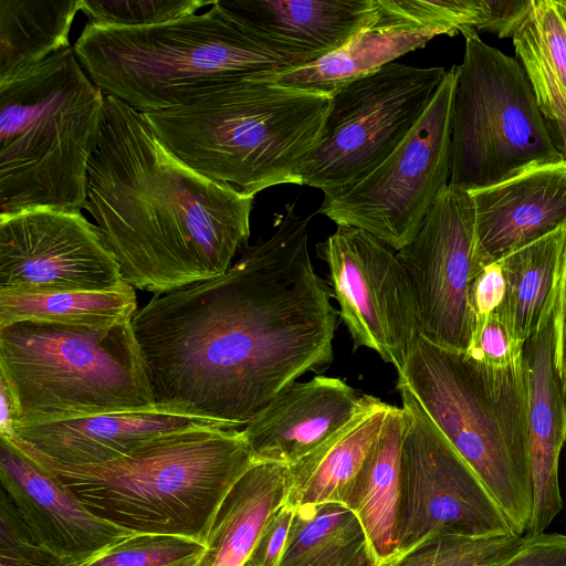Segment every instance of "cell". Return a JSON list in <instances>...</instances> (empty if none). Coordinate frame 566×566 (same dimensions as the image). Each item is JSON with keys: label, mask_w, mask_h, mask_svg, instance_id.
<instances>
[{"label": "cell", "mask_w": 566, "mask_h": 566, "mask_svg": "<svg viewBox=\"0 0 566 566\" xmlns=\"http://www.w3.org/2000/svg\"><path fill=\"white\" fill-rule=\"evenodd\" d=\"M295 205L223 275L154 295L132 319L158 406L243 428L332 364L338 311Z\"/></svg>", "instance_id": "cell-1"}, {"label": "cell", "mask_w": 566, "mask_h": 566, "mask_svg": "<svg viewBox=\"0 0 566 566\" xmlns=\"http://www.w3.org/2000/svg\"><path fill=\"white\" fill-rule=\"evenodd\" d=\"M253 200L187 166L142 113L105 94L84 209L130 286L156 295L223 275L248 245Z\"/></svg>", "instance_id": "cell-2"}, {"label": "cell", "mask_w": 566, "mask_h": 566, "mask_svg": "<svg viewBox=\"0 0 566 566\" xmlns=\"http://www.w3.org/2000/svg\"><path fill=\"white\" fill-rule=\"evenodd\" d=\"M242 428L192 426L150 439L112 461L63 465L18 441L94 515L133 533L206 543L223 500L254 463Z\"/></svg>", "instance_id": "cell-3"}, {"label": "cell", "mask_w": 566, "mask_h": 566, "mask_svg": "<svg viewBox=\"0 0 566 566\" xmlns=\"http://www.w3.org/2000/svg\"><path fill=\"white\" fill-rule=\"evenodd\" d=\"M332 96L253 75L178 106L142 113L158 139L197 172L244 193L302 175L321 144Z\"/></svg>", "instance_id": "cell-4"}, {"label": "cell", "mask_w": 566, "mask_h": 566, "mask_svg": "<svg viewBox=\"0 0 566 566\" xmlns=\"http://www.w3.org/2000/svg\"><path fill=\"white\" fill-rule=\"evenodd\" d=\"M90 78L139 113L178 106L253 75H279L317 60L233 20L206 12L147 27L86 23L73 45Z\"/></svg>", "instance_id": "cell-5"}, {"label": "cell", "mask_w": 566, "mask_h": 566, "mask_svg": "<svg viewBox=\"0 0 566 566\" xmlns=\"http://www.w3.org/2000/svg\"><path fill=\"white\" fill-rule=\"evenodd\" d=\"M104 106L72 45L0 83V217L84 209Z\"/></svg>", "instance_id": "cell-6"}, {"label": "cell", "mask_w": 566, "mask_h": 566, "mask_svg": "<svg viewBox=\"0 0 566 566\" xmlns=\"http://www.w3.org/2000/svg\"><path fill=\"white\" fill-rule=\"evenodd\" d=\"M397 384L412 392L481 479L513 533L523 536L534 502L524 358L493 366L420 335Z\"/></svg>", "instance_id": "cell-7"}, {"label": "cell", "mask_w": 566, "mask_h": 566, "mask_svg": "<svg viewBox=\"0 0 566 566\" xmlns=\"http://www.w3.org/2000/svg\"><path fill=\"white\" fill-rule=\"evenodd\" d=\"M0 377L15 403L14 427L157 406L132 322L104 328L41 321L1 326Z\"/></svg>", "instance_id": "cell-8"}, {"label": "cell", "mask_w": 566, "mask_h": 566, "mask_svg": "<svg viewBox=\"0 0 566 566\" xmlns=\"http://www.w3.org/2000/svg\"><path fill=\"white\" fill-rule=\"evenodd\" d=\"M460 33L465 48L453 99L449 186L471 191L564 159L520 62L473 28Z\"/></svg>", "instance_id": "cell-9"}, {"label": "cell", "mask_w": 566, "mask_h": 566, "mask_svg": "<svg viewBox=\"0 0 566 566\" xmlns=\"http://www.w3.org/2000/svg\"><path fill=\"white\" fill-rule=\"evenodd\" d=\"M457 78L458 65H452L397 148L361 179L325 192L317 213L337 226L361 229L394 251L411 242L449 186Z\"/></svg>", "instance_id": "cell-10"}, {"label": "cell", "mask_w": 566, "mask_h": 566, "mask_svg": "<svg viewBox=\"0 0 566 566\" xmlns=\"http://www.w3.org/2000/svg\"><path fill=\"white\" fill-rule=\"evenodd\" d=\"M447 71L391 62L334 92L323 138L302 186L324 193L354 184L380 165L427 109Z\"/></svg>", "instance_id": "cell-11"}, {"label": "cell", "mask_w": 566, "mask_h": 566, "mask_svg": "<svg viewBox=\"0 0 566 566\" xmlns=\"http://www.w3.org/2000/svg\"><path fill=\"white\" fill-rule=\"evenodd\" d=\"M397 390L403 411L397 554L432 535L514 534L481 479L412 392L400 384Z\"/></svg>", "instance_id": "cell-12"}, {"label": "cell", "mask_w": 566, "mask_h": 566, "mask_svg": "<svg viewBox=\"0 0 566 566\" xmlns=\"http://www.w3.org/2000/svg\"><path fill=\"white\" fill-rule=\"evenodd\" d=\"M316 253L327 264L354 347L375 350L400 373L421 334L413 290L396 251L361 229L337 226Z\"/></svg>", "instance_id": "cell-13"}, {"label": "cell", "mask_w": 566, "mask_h": 566, "mask_svg": "<svg viewBox=\"0 0 566 566\" xmlns=\"http://www.w3.org/2000/svg\"><path fill=\"white\" fill-rule=\"evenodd\" d=\"M396 254L413 290L421 336L440 347L467 352L475 325L470 286L485 265L476 251L469 192L448 186L413 240Z\"/></svg>", "instance_id": "cell-14"}, {"label": "cell", "mask_w": 566, "mask_h": 566, "mask_svg": "<svg viewBox=\"0 0 566 566\" xmlns=\"http://www.w3.org/2000/svg\"><path fill=\"white\" fill-rule=\"evenodd\" d=\"M123 282L103 233L81 211L0 217V292L96 291Z\"/></svg>", "instance_id": "cell-15"}, {"label": "cell", "mask_w": 566, "mask_h": 566, "mask_svg": "<svg viewBox=\"0 0 566 566\" xmlns=\"http://www.w3.org/2000/svg\"><path fill=\"white\" fill-rule=\"evenodd\" d=\"M375 399L337 377L294 381L241 430L254 462L293 465Z\"/></svg>", "instance_id": "cell-16"}, {"label": "cell", "mask_w": 566, "mask_h": 566, "mask_svg": "<svg viewBox=\"0 0 566 566\" xmlns=\"http://www.w3.org/2000/svg\"><path fill=\"white\" fill-rule=\"evenodd\" d=\"M0 480L34 536L74 563L136 534L94 515L51 472L3 437Z\"/></svg>", "instance_id": "cell-17"}, {"label": "cell", "mask_w": 566, "mask_h": 566, "mask_svg": "<svg viewBox=\"0 0 566 566\" xmlns=\"http://www.w3.org/2000/svg\"><path fill=\"white\" fill-rule=\"evenodd\" d=\"M468 192L478 255L488 264L566 224V159L530 166Z\"/></svg>", "instance_id": "cell-18"}, {"label": "cell", "mask_w": 566, "mask_h": 566, "mask_svg": "<svg viewBox=\"0 0 566 566\" xmlns=\"http://www.w3.org/2000/svg\"><path fill=\"white\" fill-rule=\"evenodd\" d=\"M528 451L534 502L524 535L544 533L564 507L559 458L566 443V397L554 361L553 311L524 343Z\"/></svg>", "instance_id": "cell-19"}, {"label": "cell", "mask_w": 566, "mask_h": 566, "mask_svg": "<svg viewBox=\"0 0 566 566\" xmlns=\"http://www.w3.org/2000/svg\"><path fill=\"white\" fill-rule=\"evenodd\" d=\"M192 426L229 428L214 420L157 405L145 410L15 426L10 436L59 464L88 465L112 461L150 439Z\"/></svg>", "instance_id": "cell-20"}, {"label": "cell", "mask_w": 566, "mask_h": 566, "mask_svg": "<svg viewBox=\"0 0 566 566\" xmlns=\"http://www.w3.org/2000/svg\"><path fill=\"white\" fill-rule=\"evenodd\" d=\"M233 20L316 59L371 23L376 0H217Z\"/></svg>", "instance_id": "cell-21"}, {"label": "cell", "mask_w": 566, "mask_h": 566, "mask_svg": "<svg viewBox=\"0 0 566 566\" xmlns=\"http://www.w3.org/2000/svg\"><path fill=\"white\" fill-rule=\"evenodd\" d=\"M390 405L376 398L314 451L287 467L285 501L293 506L345 505L352 484L379 436Z\"/></svg>", "instance_id": "cell-22"}, {"label": "cell", "mask_w": 566, "mask_h": 566, "mask_svg": "<svg viewBox=\"0 0 566 566\" xmlns=\"http://www.w3.org/2000/svg\"><path fill=\"white\" fill-rule=\"evenodd\" d=\"M402 431L403 411L390 405L345 502L360 522L379 566L398 552Z\"/></svg>", "instance_id": "cell-23"}, {"label": "cell", "mask_w": 566, "mask_h": 566, "mask_svg": "<svg viewBox=\"0 0 566 566\" xmlns=\"http://www.w3.org/2000/svg\"><path fill=\"white\" fill-rule=\"evenodd\" d=\"M286 491V465L254 462L220 505L197 566H244L265 521L285 500Z\"/></svg>", "instance_id": "cell-24"}, {"label": "cell", "mask_w": 566, "mask_h": 566, "mask_svg": "<svg viewBox=\"0 0 566 566\" xmlns=\"http://www.w3.org/2000/svg\"><path fill=\"white\" fill-rule=\"evenodd\" d=\"M512 39L553 143L566 159V22L555 0H533Z\"/></svg>", "instance_id": "cell-25"}, {"label": "cell", "mask_w": 566, "mask_h": 566, "mask_svg": "<svg viewBox=\"0 0 566 566\" xmlns=\"http://www.w3.org/2000/svg\"><path fill=\"white\" fill-rule=\"evenodd\" d=\"M565 252L566 224L497 260L505 280L497 311L522 344L553 311Z\"/></svg>", "instance_id": "cell-26"}, {"label": "cell", "mask_w": 566, "mask_h": 566, "mask_svg": "<svg viewBox=\"0 0 566 566\" xmlns=\"http://www.w3.org/2000/svg\"><path fill=\"white\" fill-rule=\"evenodd\" d=\"M437 35L440 34L431 30L399 29L373 21L337 50L273 78L283 85L332 95L346 84L424 46Z\"/></svg>", "instance_id": "cell-27"}, {"label": "cell", "mask_w": 566, "mask_h": 566, "mask_svg": "<svg viewBox=\"0 0 566 566\" xmlns=\"http://www.w3.org/2000/svg\"><path fill=\"white\" fill-rule=\"evenodd\" d=\"M277 566H379L356 515L338 503L295 506Z\"/></svg>", "instance_id": "cell-28"}, {"label": "cell", "mask_w": 566, "mask_h": 566, "mask_svg": "<svg viewBox=\"0 0 566 566\" xmlns=\"http://www.w3.org/2000/svg\"><path fill=\"white\" fill-rule=\"evenodd\" d=\"M80 0H0V83L69 45Z\"/></svg>", "instance_id": "cell-29"}, {"label": "cell", "mask_w": 566, "mask_h": 566, "mask_svg": "<svg viewBox=\"0 0 566 566\" xmlns=\"http://www.w3.org/2000/svg\"><path fill=\"white\" fill-rule=\"evenodd\" d=\"M137 311L136 289L126 282L96 291L0 292V327L21 321H41L104 328L132 322Z\"/></svg>", "instance_id": "cell-30"}, {"label": "cell", "mask_w": 566, "mask_h": 566, "mask_svg": "<svg viewBox=\"0 0 566 566\" xmlns=\"http://www.w3.org/2000/svg\"><path fill=\"white\" fill-rule=\"evenodd\" d=\"M526 536L432 535L381 566H499L524 544Z\"/></svg>", "instance_id": "cell-31"}, {"label": "cell", "mask_w": 566, "mask_h": 566, "mask_svg": "<svg viewBox=\"0 0 566 566\" xmlns=\"http://www.w3.org/2000/svg\"><path fill=\"white\" fill-rule=\"evenodd\" d=\"M206 548L190 537L136 533L73 566H197Z\"/></svg>", "instance_id": "cell-32"}, {"label": "cell", "mask_w": 566, "mask_h": 566, "mask_svg": "<svg viewBox=\"0 0 566 566\" xmlns=\"http://www.w3.org/2000/svg\"><path fill=\"white\" fill-rule=\"evenodd\" d=\"M376 23L410 30H431L454 35L473 28L479 18V0H376Z\"/></svg>", "instance_id": "cell-33"}, {"label": "cell", "mask_w": 566, "mask_h": 566, "mask_svg": "<svg viewBox=\"0 0 566 566\" xmlns=\"http://www.w3.org/2000/svg\"><path fill=\"white\" fill-rule=\"evenodd\" d=\"M217 0H80L88 23L99 27H147L196 14Z\"/></svg>", "instance_id": "cell-34"}, {"label": "cell", "mask_w": 566, "mask_h": 566, "mask_svg": "<svg viewBox=\"0 0 566 566\" xmlns=\"http://www.w3.org/2000/svg\"><path fill=\"white\" fill-rule=\"evenodd\" d=\"M74 562L42 544L10 496L0 495V566H73Z\"/></svg>", "instance_id": "cell-35"}, {"label": "cell", "mask_w": 566, "mask_h": 566, "mask_svg": "<svg viewBox=\"0 0 566 566\" xmlns=\"http://www.w3.org/2000/svg\"><path fill=\"white\" fill-rule=\"evenodd\" d=\"M523 347L496 310L475 325L467 353L489 365L504 367L523 358Z\"/></svg>", "instance_id": "cell-36"}, {"label": "cell", "mask_w": 566, "mask_h": 566, "mask_svg": "<svg viewBox=\"0 0 566 566\" xmlns=\"http://www.w3.org/2000/svg\"><path fill=\"white\" fill-rule=\"evenodd\" d=\"M294 512L295 506L291 505L285 500L272 511L247 562L249 566L279 565Z\"/></svg>", "instance_id": "cell-37"}, {"label": "cell", "mask_w": 566, "mask_h": 566, "mask_svg": "<svg viewBox=\"0 0 566 566\" xmlns=\"http://www.w3.org/2000/svg\"><path fill=\"white\" fill-rule=\"evenodd\" d=\"M533 6V0H479V18L474 30L497 38H513Z\"/></svg>", "instance_id": "cell-38"}, {"label": "cell", "mask_w": 566, "mask_h": 566, "mask_svg": "<svg viewBox=\"0 0 566 566\" xmlns=\"http://www.w3.org/2000/svg\"><path fill=\"white\" fill-rule=\"evenodd\" d=\"M526 539L499 566H566V534L544 532Z\"/></svg>", "instance_id": "cell-39"}, {"label": "cell", "mask_w": 566, "mask_h": 566, "mask_svg": "<svg viewBox=\"0 0 566 566\" xmlns=\"http://www.w3.org/2000/svg\"><path fill=\"white\" fill-rule=\"evenodd\" d=\"M505 295V280L499 261L481 268L470 286V306L476 325L499 310ZM474 325V327H475Z\"/></svg>", "instance_id": "cell-40"}, {"label": "cell", "mask_w": 566, "mask_h": 566, "mask_svg": "<svg viewBox=\"0 0 566 566\" xmlns=\"http://www.w3.org/2000/svg\"><path fill=\"white\" fill-rule=\"evenodd\" d=\"M554 361L566 397V252L553 304Z\"/></svg>", "instance_id": "cell-41"}, {"label": "cell", "mask_w": 566, "mask_h": 566, "mask_svg": "<svg viewBox=\"0 0 566 566\" xmlns=\"http://www.w3.org/2000/svg\"><path fill=\"white\" fill-rule=\"evenodd\" d=\"M15 417V403L12 394L6 380L0 377V436L13 433Z\"/></svg>", "instance_id": "cell-42"}, {"label": "cell", "mask_w": 566, "mask_h": 566, "mask_svg": "<svg viewBox=\"0 0 566 566\" xmlns=\"http://www.w3.org/2000/svg\"><path fill=\"white\" fill-rule=\"evenodd\" d=\"M555 3L566 22V0H555Z\"/></svg>", "instance_id": "cell-43"}, {"label": "cell", "mask_w": 566, "mask_h": 566, "mask_svg": "<svg viewBox=\"0 0 566 566\" xmlns=\"http://www.w3.org/2000/svg\"><path fill=\"white\" fill-rule=\"evenodd\" d=\"M244 566H249V565L245 563V565H244Z\"/></svg>", "instance_id": "cell-44"}]
</instances>
